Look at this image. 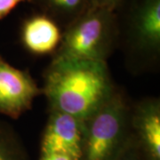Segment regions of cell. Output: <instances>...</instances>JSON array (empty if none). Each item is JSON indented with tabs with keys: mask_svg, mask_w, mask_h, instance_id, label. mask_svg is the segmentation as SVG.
Returning a JSON list of instances; mask_svg holds the SVG:
<instances>
[{
	"mask_svg": "<svg viewBox=\"0 0 160 160\" xmlns=\"http://www.w3.org/2000/svg\"><path fill=\"white\" fill-rule=\"evenodd\" d=\"M117 90L106 62L52 57L44 74L49 109L86 120Z\"/></svg>",
	"mask_w": 160,
	"mask_h": 160,
	"instance_id": "obj_1",
	"label": "cell"
},
{
	"mask_svg": "<svg viewBox=\"0 0 160 160\" xmlns=\"http://www.w3.org/2000/svg\"><path fill=\"white\" fill-rule=\"evenodd\" d=\"M119 44L117 12L90 6L62 29L52 57L106 62Z\"/></svg>",
	"mask_w": 160,
	"mask_h": 160,
	"instance_id": "obj_2",
	"label": "cell"
},
{
	"mask_svg": "<svg viewBox=\"0 0 160 160\" xmlns=\"http://www.w3.org/2000/svg\"><path fill=\"white\" fill-rule=\"evenodd\" d=\"M131 107L123 92L114 94L85 120L79 160H117L132 138Z\"/></svg>",
	"mask_w": 160,
	"mask_h": 160,
	"instance_id": "obj_3",
	"label": "cell"
},
{
	"mask_svg": "<svg viewBox=\"0 0 160 160\" xmlns=\"http://www.w3.org/2000/svg\"><path fill=\"white\" fill-rule=\"evenodd\" d=\"M120 8L126 11L123 38L128 61L142 70L153 68L160 57V0H126Z\"/></svg>",
	"mask_w": 160,
	"mask_h": 160,
	"instance_id": "obj_4",
	"label": "cell"
},
{
	"mask_svg": "<svg viewBox=\"0 0 160 160\" xmlns=\"http://www.w3.org/2000/svg\"><path fill=\"white\" fill-rule=\"evenodd\" d=\"M40 94L42 88L28 70L12 66L0 55V114L18 119Z\"/></svg>",
	"mask_w": 160,
	"mask_h": 160,
	"instance_id": "obj_5",
	"label": "cell"
},
{
	"mask_svg": "<svg viewBox=\"0 0 160 160\" xmlns=\"http://www.w3.org/2000/svg\"><path fill=\"white\" fill-rule=\"evenodd\" d=\"M84 131L85 120L50 109L41 141V154H64L79 160Z\"/></svg>",
	"mask_w": 160,
	"mask_h": 160,
	"instance_id": "obj_6",
	"label": "cell"
},
{
	"mask_svg": "<svg viewBox=\"0 0 160 160\" xmlns=\"http://www.w3.org/2000/svg\"><path fill=\"white\" fill-rule=\"evenodd\" d=\"M131 127L143 160H160L158 98H144L132 105Z\"/></svg>",
	"mask_w": 160,
	"mask_h": 160,
	"instance_id": "obj_7",
	"label": "cell"
},
{
	"mask_svg": "<svg viewBox=\"0 0 160 160\" xmlns=\"http://www.w3.org/2000/svg\"><path fill=\"white\" fill-rule=\"evenodd\" d=\"M62 29L54 20L39 12L22 22L21 41L22 46L34 55H53L62 40Z\"/></svg>",
	"mask_w": 160,
	"mask_h": 160,
	"instance_id": "obj_8",
	"label": "cell"
},
{
	"mask_svg": "<svg viewBox=\"0 0 160 160\" xmlns=\"http://www.w3.org/2000/svg\"><path fill=\"white\" fill-rule=\"evenodd\" d=\"M31 3L62 29L90 7L89 0H31Z\"/></svg>",
	"mask_w": 160,
	"mask_h": 160,
	"instance_id": "obj_9",
	"label": "cell"
},
{
	"mask_svg": "<svg viewBox=\"0 0 160 160\" xmlns=\"http://www.w3.org/2000/svg\"><path fill=\"white\" fill-rule=\"evenodd\" d=\"M0 160H28L22 143L11 127L0 123Z\"/></svg>",
	"mask_w": 160,
	"mask_h": 160,
	"instance_id": "obj_10",
	"label": "cell"
},
{
	"mask_svg": "<svg viewBox=\"0 0 160 160\" xmlns=\"http://www.w3.org/2000/svg\"><path fill=\"white\" fill-rule=\"evenodd\" d=\"M117 160H143L142 156L138 148L137 143L132 136L129 144L127 145L126 149Z\"/></svg>",
	"mask_w": 160,
	"mask_h": 160,
	"instance_id": "obj_11",
	"label": "cell"
},
{
	"mask_svg": "<svg viewBox=\"0 0 160 160\" xmlns=\"http://www.w3.org/2000/svg\"><path fill=\"white\" fill-rule=\"evenodd\" d=\"M126 0H89V6L118 12Z\"/></svg>",
	"mask_w": 160,
	"mask_h": 160,
	"instance_id": "obj_12",
	"label": "cell"
},
{
	"mask_svg": "<svg viewBox=\"0 0 160 160\" xmlns=\"http://www.w3.org/2000/svg\"><path fill=\"white\" fill-rule=\"evenodd\" d=\"M24 2L31 3V0H0V21L7 16L19 4Z\"/></svg>",
	"mask_w": 160,
	"mask_h": 160,
	"instance_id": "obj_13",
	"label": "cell"
},
{
	"mask_svg": "<svg viewBox=\"0 0 160 160\" xmlns=\"http://www.w3.org/2000/svg\"><path fill=\"white\" fill-rule=\"evenodd\" d=\"M40 160H78L64 154H41Z\"/></svg>",
	"mask_w": 160,
	"mask_h": 160,
	"instance_id": "obj_14",
	"label": "cell"
}]
</instances>
